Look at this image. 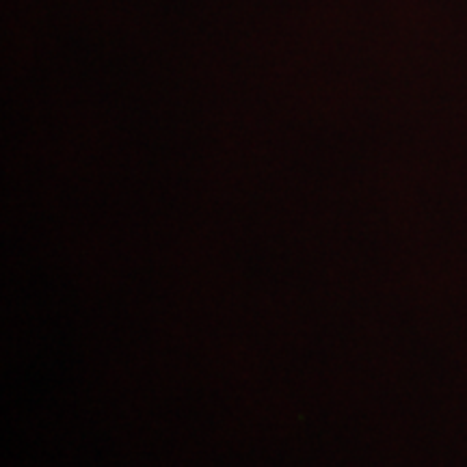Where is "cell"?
Listing matches in <instances>:
<instances>
[]
</instances>
